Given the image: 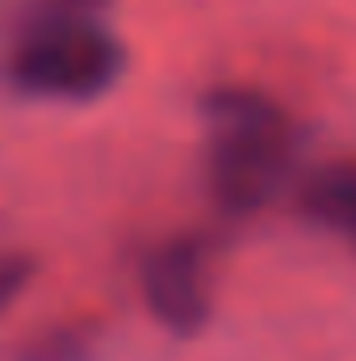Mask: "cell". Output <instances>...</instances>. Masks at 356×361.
I'll return each instance as SVG.
<instances>
[{"instance_id":"6da1fadb","label":"cell","mask_w":356,"mask_h":361,"mask_svg":"<svg viewBox=\"0 0 356 361\" xmlns=\"http://www.w3.org/2000/svg\"><path fill=\"white\" fill-rule=\"evenodd\" d=\"M201 118L210 202L231 219L265 210L298 164V126L289 114L260 89L218 85L201 97Z\"/></svg>"},{"instance_id":"7a4b0ae2","label":"cell","mask_w":356,"mask_h":361,"mask_svg":"<svg viewBox=\"0 0 356 361\" xmlns=\"http://www.w3.org/2000/svg\"><path fill=\"white\" fill-rule=\"evenodd\" d=\"M126 72V47L101 21L13 34L4 80L34 101H96Z\"/></svg>"},{"instance_id":"3957f363","label":"cell","mask_w":356,"mask_h":361,"mask_svg":"<svg viewBox=\"0 0 356 361\" xmlns=\"http://www.w3.org/2000/svg\"><path fill=\"white\" fill-rule=\"evenodd\" d=\"M139 294L151 319L172 336H197L214 315V257L193 231L147 248L139 265Z\"/></svg>"},{"instance_id":"277c9868","label":"cell","mask_w":356,"mask_h":361,"mask_svg":"<svg viewBox=\"0 0 356 361\" xmlns=\"http://www.w3.org/2000/svg\"><path fill=\"white\" fill-rule=\"evenodd\" d=\"M298 214L314 227L344 231L356 240V156H336L302 173Z\"/></svg>"},{"instance_id":"5b68a950","label":"cell","mask_w":356,"mask_h":361,"mask_svg":"<svg viewBox=\"0 0 356 361\" xmlns=\"http://www.w3.org/2000/svg\"><path fill=\"white\" fill-rule=\"evenodd\" d=\"M113 0H25L17 8V34H38V30H63V25H89L101 21V13Z\"/></svg>"},{"instance_id":"8992f818","label":"cell","mask_w":356,"mask_h":361,"mask_svg":"<svg viewBox=\"0 0 356 361\" xmlns=\"http://www.w3.org/2000/svg\"><path fill=\"white\" fill-rule=\"evenodd\" d=\"M38 261L25 248H0V315L17 302V294H25V286L34 281Z\"/></svg>"}]
</instances>
